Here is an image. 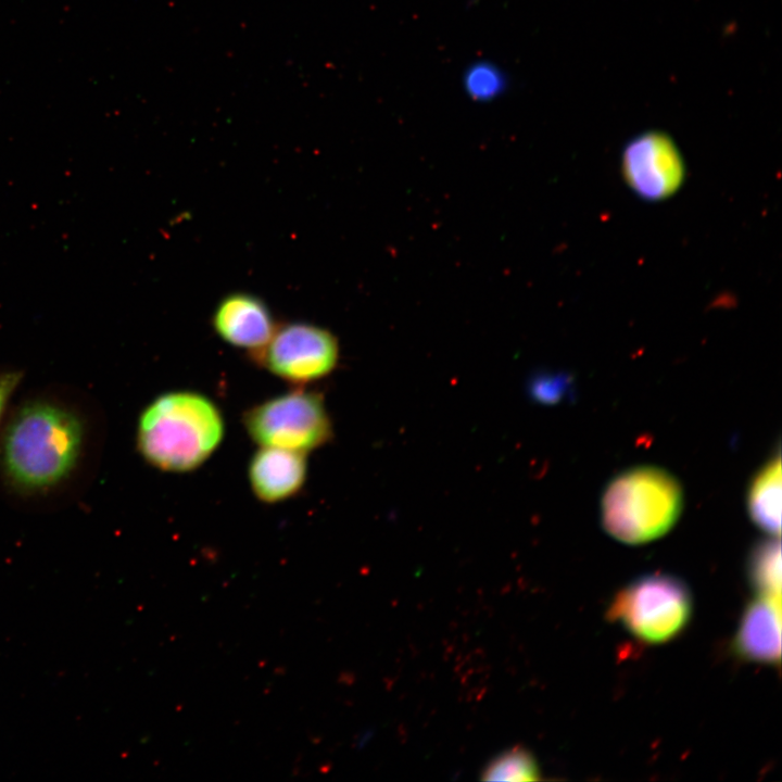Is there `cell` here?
<instances>
[{
	"mask_svg": "<svg viewBox=\"0 0 782 782\" xmlns=\"http://www.w3.org/2000/svg\"><path fill=\"white\" fill-rule=\"evenodd\" d=\"M252 360L276 377L304 384L328 376L337 366L339 344L327 329L305 321L276 327L267 344Z\"/></svg>",
	"mask_w": 782,
	"mask_h": 782,
	"instance_id": "8992f818",
	"label": "cell"
},
{
	"mask_svg": "<svg viewBox=\"0 0 782 782\" xmlns=\"http://www.w3.org/2000/svg\"><path fill=\"white\" fill-rule=\"evenodd\" d=\"M306 453L260 446L248 466V479L256 499L275 504L297 495L306 481Z\"/></svg>",
	"mask_w": 782,
	"mask_h": 782,
	"instance_id": "9c48e42d",
	"label": "cell"
},
{
	"mask_svg": "<svg viewBox=\"0 0 782 782\" xmlns=\"http://www.w3.org/2000/svg\"><path fill=\"white\" fill-rule=\"evenodd\" d=\"M216 335L226 343L257 354L276 330L268 306L256 295L234 292L224 297L212 315Z\"/></svg>",
	"mask_w": 782,
	"mask_h": 782,
	"instance_id": "ba28073f",
	"label": "cell"
},
{
	"mask_svg": "<svg viewBox=\"0 0 782 782\" xmlns=\"http://www.w3.org/2000/svg\"><path fill=\"white\" fill-rule=\"evenodd\" d=\"M740 657L762 664L781 658V603L758 596L745 608L733 641Z\"/></svg>",
	"mask_w": 782,
	"mask_h": 782,
	"instance_id": "30bf717a",
	"label": "cell"
},
{
	"mask_svg": "<svg viewBox=\"0 0 782 782\" xmlns=\"http://www.w3.org/2000/svg\"><path fill=\"white\" fill-rule=\"evenodd\" d=\"M225 436L224 416L216 403L190 390L164 392L141 411L136 445L152 467L184 474L203 465Z\"/></svg>",
	"mask_w": 782,
	"mask_h": 782,
	"instance_id": "6da1fadb",
	"label": "cell"
},
{
	"mask_svg": "<svg viewBox=\"0 0 782 782\" xmlns=\"http://www.w3.org/2000/svg\"><path fill=\"white\" fill-rule=\"evenodd\" d=\"M747 509L753 521L771 535L781 530V461L770 459L753 479L747 493Z\"/></svg>",
	"mask_w": 782,
	"mask_h": 782,
	"instance_id": "8fae6325",
	"label": "cell"
},
{
	"mask_svg": "<svg viewBox=\"0 0 782 782\" xmlns=\"http://www.w3.org/2000/svg\"><path fill=\"white\" fill-rule=\"evenodd\" d=\"M621 169L627 185L647 201L672 195L685 175L679 149L659 131H646L630 140L622 152Z\"/></svg>",
	"mask_w": 782,
	"mask_h": 782,
	"instance_id": "52a82bcc",
	"label": "cell"
},
{
	"mask_svg": "<svg viewBox=\"0 0 782 782\" xmlns=\"http://www.w3.org/2000/svg\"><path fill=\"white\" fill-rule=\"evenodd\" d=\"M565 389L564 378H545L535 383L534 393L539 399L547 402L558 399Z\"/></svg>",
	"mask_w": 782,
	"mask_h": 782,
	"instance_id": "9a60e30c",
	"label": "cell"
},
{
	"mask_svg": "<svg viewBox=\"0 0 782 782\" xmlns=\"http://www.w3.org/2000/svg\"><path fill=\"white\" fill-rule=\"evenodd\" d=\"M462 86L465 93L479 102L493 101L507 89V76L495 63L480 60L471 63L464 72Z\"/></svg>",
	"mask_w": 782,
	"mask_h": 782,
	"instance_id": "4fadbf2b",
	"label": "cell"
},
{
	"mask_svg": "<svg viewBox=\"0 0 782 782\" xmlns=\"http://www.w3.org/2000/svg\"><path fill=\"white\" fill-rule=\"evenodd\" d=\"M482 780L535 781L540 771L535 758L524 747H512L493 758L482 770Z\"/></svg>",
	"mask_w": 782,
	"mask_h": 782,
	"instance_id": "5bb4252c",
	"label": "cell"
},
{
	"mask_svg": "<svg viewBox=\"0 0 782 782\" xmlns=\"http://www.w3.org/2000/svg\"><path fill=\"white\" fill-rule=\"evenodd\" d=\"M84 442V425L72 409L51 401H31L12 417L3 438L2 464L25 489L58 484L74 469Z\"/></svg>",
	"mask_w": 782,
	"mask_h": 782,
	"instance_id": "7a4b0ae2",
	"label": "cell"
},
{
	"mask_svg": "<svg viewBox=\"0 0 782 782\" xmlns=\"http://www.w3.org/2000/svg\"><path fill=\"white\" fill-rule=\"evenodd\" d=\"M22 379V373L10 370L0 374V418L5 405Z\"/></svg>",
	"mask_w": 782,
	"mask_h": 782,
	"instance_id": "2e32d148",
	"label": "cell"
},
{
	"mask_svg": "<svg viewBox=\"0 0 782 782\" xmlns=\"http://www.w3.org/2000/svg\"><path fill=\"white\" fill-rule=\"evenodd\" d=\"M683 494L678 480L654 466H639L614 478L601 502L604 529L627 544L664 535L678 520Z\"/></svg>",
	"mask_w": 782,
	"mask_h": 782,
	"instance_id": "3957f363",
	"label": "cell"
},
{
	"mask_svg": "<svg viewBox=\"0 0 782 782\" xmlns=\"http://www.w3.org/2000/svg\"><path fill=\"white\" fill-rule=\"evenodd\" d=\"M242 421L248 436L260 446L306 453L332 437L321 394L303 388L253 405L243 413Z\"/></svg>",
	"mask_w": 782,
	"mask_h": 782,
	"instance_id": "5b68a950",
	"label": "cell"
},
{
	"mask_svg": "<svg viewBox=\"0 0 782 782\" xmlns=\"http://www.w3.org/2000/svg\"><path fill=\"white\" fill-rule=\"evenodd\" d=\"M692 610V594L683 581L654 573L620 590L608 607V617L645 643H665L686 627Z\"/></svg>",
	"mask_w": 782,
	"mask_h": 782,
	"instance_id": "277c9868",
	"label": "cell"
},
{
	"mask_svg": "<svg viewBox=\"0 0 782 782\" xmlns=\"http://www.w3.org/2000/svg\"><path fill=\"white\" fill-rule=\"evenodd\" d=\"M748 576L758 596L781 603V547L779 537L757 544L748 560Z\"/></svg>",
	"mask_w": 782,
	"mask_h": 782,
	"instance_id": "7c38bea8",
	"label": "cell"
}]
</instances>
